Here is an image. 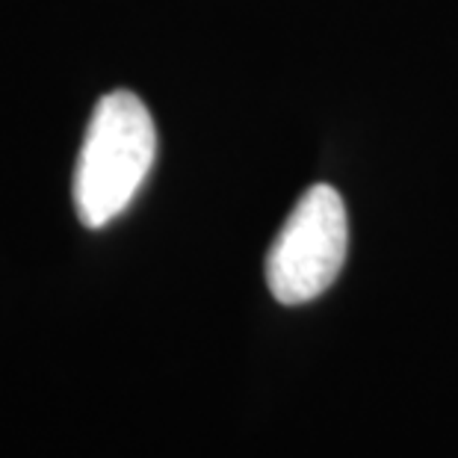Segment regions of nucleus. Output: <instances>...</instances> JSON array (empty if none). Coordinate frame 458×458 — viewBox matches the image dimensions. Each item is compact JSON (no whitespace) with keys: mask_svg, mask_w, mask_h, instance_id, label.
Wrapping results in <instances>:
<instances>
[{"mask_svg":"<svg viewBox=\"0 0 458 458\" xmlns=\"http://www.w3.org/2000/svg\"><path fill=\"white\" fill-rule=\"evenodd\" d=\"M349 251L346 204L328 183H317L290 210L267 255V281L281 305H305L335 284Z\"/></svg>","mask_w":458,"mask_h":458,"instance_id":"nucleus-2","label":"nucleus"},{"mask_svg":"<svg viewBox=\"0 0 458 458\" xmlns=\"http://www.w3.org/2000/svg\"><path fill=\"white\" fill-rule=\"evenodd\" d=\"M157 131L140 98L115 89L95 104L74 165V208L86 228H104L128 210L148 178Z\"/></svg>","mask_w":458,"mask_h":458,"instance_id":"nucleus-1","label":"nucleus"}]
</instances>
